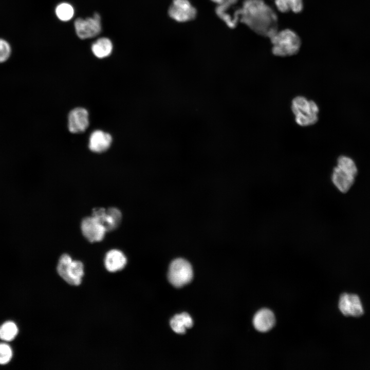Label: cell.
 <instances>
[{"label": "cell", "mask_w": 370, "mask_h": 370, "mask_svg": "<svg viewBox=\"0 0 370 370\" xmlns=\"http://www.w3.org/2000/svg\"><path fill=\"white\" fill-rule=\"evenodd\" d=\"M233 18L264 37L269 38L278 29L277 14L264 0H244Z\"/></svg>", "instance_id": "obj_1"}, {"label": "cell", "mask_w": 370, "mask_h": 370, "mask_svg": "<svg viewBox=\"0 0 370 370\" xmlns=\"http://www.w3.org/2000/svg\"><path fill=\"white\" fill-rule=\"evenodd\" d=\"M358 173L357 164L354 159L347 155L340 156L331 174V181L341 193H345L354 185Z\"/></svg>", "instance_id": "obj_2"}, {"label": "cell", "mask_w": 370, "mask_h": 370, "mask_svg": "<svg viewBox=\"0 0 370 370\" xmlns=\"http://www.w3.org/2000/svg\"><path fill=\"white\" fill-rule=\"evenodd\" d=\"M273 55L280 57H291L300 50L302 41L299 34L289 28L278 29L269 38Z\"/></svg>", "instance_id": "obj_3"}, {"label": "cell", "mask_w": 370, "mask_h": 370, "mask_svg": "<svg viewBox=\"0 0 370 370\" xmlns=\"http://www.w3.org/2000/svg\"><path fill=\"white\" fill-rule=\"evenodd\" d=\"M291 109L296 123L300 126H310L319 120L318 105L313 100L303 96H297L292 99Z\"/></svg>", "instance_id": "obj_4"}, {"label": "cell", "mask_w": 370, "mask_h": 370, "mask_svg": "<svg viewBox=\"0 0 370 370\" xmlns=\"http://www.w3.org/2000/svg\"><path fill=\"white\" fill-rule=\"evenodd\" d=\"M193 271L190 263L183 258H177L170 265L168 279L170 283L176 287H182L191 282Z\"/></svg>", "instance_id": "obj_5"}, {"label": "cell", "mask_w": 370, "mask_h": 370, "mask_svg": "<svg viewBox=\"0 0 370 370\" xmlns=\"http://www.w3.org/2000/svg\"><path fill=\"white\" fill-rule=\"evenodd\" d=\"M168 14L173 20L185 23L196 17L197 10L189 0H173L169 7Z\"/></svg>", "instance_id": "obj_6"}, {"label": "cell", "mask_w": 370, "mask_h": 370, "mask_svg": "<svg viewBox=\"0 0 370 370\" xmlns=\"http://www.w3.org/2000/svg\"><path fill=\"white\" fill-rule=\"evenodd\" d=\"M75 28L78 37L81 39L93 38L99 34L101 30L100 15L95 13L92 17L78 18L75 20Z\"/></svg>", "instance_id": "obj_7"}, {"label": "cell", "mask_w": 370, "mask_h": 370, "mask_svg": "<svg viewBox=\"0 0 370 370\" xmlns=\"http://www.w3.org/2000/svg\"><path fill=\"white\" fill-rule=\"evenodd\" d=\"M339 309L346 317H359L364 313V309L359 297L354 293H343L339 298Z\"/></svg>", "instance_id": "obj_8"}, {"label": "cell", "mask_w": 370, "mask_h": 370, "mask_svg": "<svg viewBox=\"0 0 370 370\" xmlns=\"http://www.w3.org/2000/svg\"><path fill=\"white\" fill-rule=\"evenodd\" d=\"M81 228L84 237L91 243L102 240L106 231L103 226L93 216L84 218Z\"/></svg>", "instance_id": "obj_9"}, {"label": "cell", "mask_w": 370, "mask_h": 370, "mask_svg": "<svg viewBox=\"0 0 370 370\" xmlns=\"http://www.w3.org/2000/svg\"><path fill=\"white\" fill-rule=\"evenodd\" d=\"M89 125L88 113L82 107L71 110L68 116V128L72 133L83 132Z\"/></svg>", "instance_id": "obj_10"}, {"label": "cell", "mask_w": 370, "mask_h": 370, "mask_svg": "<svg viewBox=\"0 0 370 370\" xmlns=\"http://www.w3.org/2000/svg\"><path fill=\"white\" fill-rule=\"evenodd\" d=\"M112 141V136L108 133L97 130L90 136L88 147L90 151L96 153H102L110 146Z\"/></svg>", "instance_id": "obj_11"}, {"label": "cell", "mask_w": 370, "mask_h": 370, "mask_svg": "<svg viewBox=\"0 0 370 370\" xmlns=\"http://www.w3.org/2000/svg\"><path fill=\"white\" fill-rule=\"evenodd\" d=\"M275 322L273 313L269 309L264 308L257 311L253 319L255 328L261 332H266L270 330Z\"/></svg>", "instance_id": "obj_12"}, {"label": "cell", "mask_w": 370, "mask_h": 370, "mask_svg": "<svg viewBox=\"0 0 370 370\" xmlns=\"http://www.w3.org/2000/svg\"><path fill=\"white\" fill-rule=\"evenodd\" d=\"M127 263V259L124 253L120 250L113 249L109 250L104 258L106 269L109 272H114L123 269Z\"/></svg>", "instance_id": "obj_13"}, {"label": "cell", "mask_w": 370, "mask_h": 370, "mask_svg": "<svg viewBox=\"0 0 370 370\" xmlns=\"http://www.w3.org/2000/svg\"><path fill=\"white\" fill-rule=\"evenodd\" d=\"M84 275V266L80 261H72L63 280L70 285L78 286L82 282Z\"/></svg>", "instance_id": "obj_14"}, {"label": "cell", "mask_w": 370, "mask_h": 370, "mask_svg": "<svg viewBox=\"0 0 370 370\" xmlns=\"http://www.w3.org/2000/svg\"><path fill=\"white\" fill-rule=\"evenodd\" d=\"M193 325V320L187 312L176 314L170 321L173 330L179 334L185 333L186 329L191 328Z\"/></svg>", "instance_id": "obj_15"}, {"label": "cell", "mask_w": 370, "mask_h": 370, "mask_svg": "<svg viewBox=\"0 0 370 370\" xmlns=\"http://www.w3.org/2000/svg\"><path fill=\"white\" fill-rule=\"evenodd\" d=\"M276 9L282 13H299L304 9L303 0H274Z\"/></svg>", "instance_id": "obj_16"}, {"label": "cell", "mask_w": 370, "mask_h": 370, "mask_svg": "<svg viewBox=\"0 0 370 370\" xmlns=\"http://www.w3.org/2000/svg\"><path fill=\"white\" fill-rule=\"evenodd\" d=\"M113 50L111 41L106 38L98 39L91 46L94 54L98 58H104L110 54Z\"/></svg>", "instance_id": "obj_17"}, {"label": "cell", "mask_w": 370, "mask_h": 370, "mask_svg": "<svg viewBox=\"0 0 370 370\" xmlns=\"http://www.w3.org/2000/svg\"><path fill=\"white\" fill-rule=\"evenodd\" d=\"M18 333V328L12 321H7L0 326V339L6 341L13 340Z\"/></svg>", "instance_id": "obj_18"}, {"label": "cell", "mask_w": 370, "mask_h": 370, "mask_svg": "<svg viewBox=\"0 0 370 370\" xmlns=\"http://www.w3.org/2000/svg\"><path fill=\"white\" fill-rule=\"evenodd\" d=\"M106 210L107 214V221L105 227L106 231H112L116 229L121 222L122 218L121 213L116 208H109Z\"/></svg>", "instance_id": "obj_19"}, {"label": "cell", "mask_w": 370, "mask_h": 370, "mask_svg": "<svg viewBox=\"0 0 370 370\" xmlns=\"http://www.w3.org/2000/svg\"><path fill=\"white\" fill-rule=\"evenodd\" d=\"M55 13L61 21H68L72 18L74 15V9L70 4L62 3L56 7Z\"/></svg>", "instance_id": "obj_20"}, {"label": "cell", "mask_w": 370, "mask_h": 370, "mask_svg": "<svg viewBox=\"0 0 370 370\" xmlns=\"http://www.w3.org/2000/svg\"><path fill=\"white\" fill-rule=\"evenodd\" d=\"M72 261L70 255L67 254H63L60 256L58 263L57 271L63 279Z\"/></svg>", "instance_id": "obj_21"}, {"label": "cell", "mask_w": 370, "mask_h": 370, "mask_svg": "<svg viewBox=\"0 0 370 370\" xmlns=\"http://www.w3.org/2000/svg\"><path fill=\"white\" fill-rule=\"evenodd\" d=\"M12 355V348L8 344L0 343V364L8 363L11 359Z\"/></svg>", "instance_id": "obj_22"}, {"label": "cell", "mask_w": 370, "mask_h": 370, "mask_svg": "<svg viewBox=\"0 0 370 370\" xmlns=\"http://www.w3.org/2000/svg\"><path fill=\"white\" fill-rule=\"evenodd\" d=\"M11 53V48L7 42L0 39V63L6 61Z\"/></svg>", "instance_id": "obj_23"}, {"label": "cell", "mask_w": 370, "mask_h": 370, "mask_svg": "<svg viewBox=\"0 0 370 370\" xmlns=\"http://www.w3.org/2000/svg\"><path fill=\"white\" fill-rule=\"evenodd\" d=\"M214 3L217 4L218 5H220L223 4L224 3L226 2V0H211Z\"/></svg>", "instance_id": "obj_24"}]
</instances>
